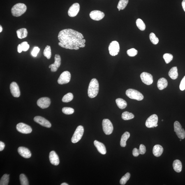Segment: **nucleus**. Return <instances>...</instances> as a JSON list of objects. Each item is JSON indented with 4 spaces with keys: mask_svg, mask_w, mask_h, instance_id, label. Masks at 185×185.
Segmentation results:
<instances>
[{
    "mask_svg": "<svg viewBox=\"0 0 185 185\" xmlns=\"http://www.w3.org/2000/svg\"><path fill=\"white\" fill-rule=\"evenodd\" d=\"M59 45L62 48L77 50L85 46L86 40L81 33L75 30L65 29L62 30L58 36Z\"/></svg>",
    "mask_w": 185,
    "mask_h": 185,
    "instance_id": "f257e3e1",
    "label": "nucleus"
},
{
    "mask_svg": "<svg viewBox=\"0 0 185 185\" xmlns=\"http://www.w3.org/2000/svg\"><path fill=\"white\" fill-rule=\"evenodd\" d=\"M99 90V85L96 79H93L89 84L88 89V95L90 98H94L97 96Z\"/></svg>",
    "mask_w": 185,
    "mask_h": 185,
    "instance_id": "f03ea898",
    "label": "nucleus"
},
{
    "mask_svg": "<svg viewBox=\"0 0 185 185\" xmlns=\"http://www.w3.org/2000/svg\"><path fill=\"white\" fill-rule=\"evenodd\" d=\"M27 9L26 5L23 3H17L12 7L11 11L12 15L19 17L25 13Z\"/></svg>",
    "mask_w": 185,
    "mask_h": 185,
    "instance_id": "7ed1b4c3",
    "label": "nucleus"
},
{
    "mask_svg": "<svg viewBox=\"0 0 185 185\" xmlns=\"http://www.w3.org/2000/svg\"><path fill=\"white\" fill-rule=\"evenodd\" d=\"M126 96L131 99L141 101L143 99L144 96L139 91L133 89H128L126 91Z\"/></svg>",
    "mask_w": 185,
    "mask_h": 185,
    "instance_id": "20e7f679",
    "label": "nucleus"
},
{
    "mask_svg": "<svg viewBox=\"0 0 185 185\" xmlns=\"http://www.w3.org/2000/svg\"><path fill=\"white\" fill-rule=\"evenodd\" d=\"M84 132L83 127L79 126L77 127L71 139V142L73 143H77L80 141L83 135Z\"/></svg>",
    "mask_w": 185,
    "mask_h": 185,
    "instance_id": "39448f33",
    "label": "nucleus"
},
{
    "mask_svg": "<svg viewBox=\"0 0 185 185\" xmlns=\"http://www.w3.org/2000/svg\"><path fill=\"white\" fill-rule=\"evenodd\" d=\"M103 130L106 135H110L113 131V126L110 120L104 119L102 122Z\"/></svg>",
    "mask_w": 185,
    "mask_h": 185,
    "instance_id": "423d86ee",
    "label": "nucleus"
},
{
    "mask_svg": "<svg viewBox=\"0 0 185 185\" xmlns=\"http://www.w3.org/2000/svg\"><path fill=\"white\" fill-rule=\"evenodd\" d=\"M174 131L178 137L181 139H184L185 137V130L178 121H176L174 124Z\"/></svg>",
    "mask_w": 185,
    "mask_h": 185,
    "instance_id": "0eeeda50",
    "label": "nucleus"
},
{
    "mask_svg": "<svg viewBox=\"0 0 185 185\" xmlns=\"http://www.w3.org/2000/svg\"><path fill=\"white\" fill-rule=\"evenodd\" d=\"M109 52L111 56L117 55L119 52L120 46L118 42L113 41L111 42L108 47Z\"/></svg>",
    "mask_w": 185,
    "mask_h": 185,
    "instance_id": "6e6552de",
    "label": "nucleus"
},
{
    "mask_svg": "<svg viewBox=\"0 0 185 185\" xmlns=\"http://www.w3.org/2000/svg\"><path fill=\"white\" fill-rule=\"evenodd\" d=\"M71 75L68 71H65L61 74L58 80V83L59 84H66L68 83L71 79Z\"/></svg>",
    "mask_w": 185,
    "mask_h": 185,
    "instance_id": "1a4fd4ad",
    "label": "nucleus"
},
{
    "mask_svg": "<svg viewBox=\"0 0 185 185\" xmlns=\"http://www.w3.org/2000/svg\"><path fill=\"white\" fill-rule=\"evenodd\" d=\"M17 131L21 133L27 134L31 133L32 130L30 126L23 123H20L16 126Z\"/></svg>",
    "mask_w": 185,
    "mask_h": 185,
    "instance_id": "9d476101",
    "label": "nucleus"
},
{
    "mask_svg": "<svg viewBox=\"0 0 185 185\" xmlns=\"http://www.w3.org/2000/svg\"><path fill=\"white\" fill-rule=\"evenodd\" d=\"M158 122V117L156 114H153L148 118L146 121V126L148 128H154Z\"/></svg>",
    "mask_w": 185,
    "mask_h": 185,
    "instance_id": "9b49d317",
    "label": "nucleus"
},
{
    "mask_svg": "<svg viewBox=\"0 0 185 185\" xmlns=\"http://www.w3.org/2000/svg\"><path fill=\"white\" fill-rule=\"evenodd\" d=\"M140 77L143 82L147 85H150L153 82V77L151 74L143 72L141 74Z\"/></svg>",
    "mask_w": 185,
    "mask_h": 185,
    "instance_id": "f8f14e48",
    "label": "nucleus"
},
{
    "mask_svg": "<svg viewBox=\"0 0 185 185\" xmlns=\"http://www.w3.org/2000/svg\"><path fill=\"white\" fill-rule=\"evenodd\" d=\"M61 63V59L59 54H56L54 56V62L53 64L49 65V68L51 69V71L55 72L60 66Z\"/></svg>",
    "mask_w": 185,
    "mask_h": 185,
    "instance_id": "ddd939ff",
    "label": "nucleus"
},
{
    "mask_svg": "<svg viewBox=\"0 0 185 185\" xmlns=\"http://www.w3.org/2000/svg\"><path fill=\"white\" fill-rule=\"evenodd\" d=\"M51 103L50 98L44 97L40 98L37 101V105L40 108L45 109L48 108L50 106Z\"/></svg>",
    "mask_w": 185,
    "mask_h": 185,
    "instance_id": "4468645a",
    "label": "nucleus"
},
{
    "mask_svg": "<svg viewBox=\"0 0 185 185\" xmlns=\"http://www.w3.org/2000/svg\"><path fill=\"white\" fill-rule=\"evenodd\" d=\"M80 9V6L79 3H74L70 7L68 11V15L69 16L73 17L76 16L78 13Z\"/></svg>",
    "mask_w": 185,
    "mask_h": 185,
    "instance_id": "2eb2a0df",
    "label": "nucleus"
},
{
    "mask_svg": "<svg viewBox=\"0 0 185 185\" xmlns=\"http://www.w3.org/2000/svg\"><path fill=\"white\" fill-rule=\"evenodd\" d=\"M105 14L103 12L99 10H95L91 11L89 14V16L93 20L100 21L105 17Z\"/></svg>",
    "mask_w": 185,
    "mask_h": 185,
    "instance_id": "dca6fc26",
    "label": "nucleus"
},
{
    "mask_svg": "<svg viewBox=\"0 0 185 185\" xmlns=\"http://www.w3.org/2000/svg\"><path fill=\"white\" fill-rule=\"evenodd\" d=\"M34 120L41 126L47 128H50L52 125L47 120L40 116H36L34 118Z\"/></svg>",
    "mask_w": 185,
    "mask_h": 185,
    "instance_id": "f3484780",
    "label": "nucleus"
},
{
    "mask_svg": "<svg viewBox=\"0 0 185 185\" xmlns=\"http://www.w3.org/2000/svg\"><path fill=\"white\" fill-rule=\"evenodd\" d=\"M10 88L12 96L14 97L19 98L20 96V89L16 83L12 82L10 84Z\"/></svg>",
    "mask_w": 185,
    "mask_h": 185,
    "instance_id": "a211bd4d",
    "label": "nucleus"
},
{
    "mask_svg": "<svg viewBox=\"0 0 185 185\" xmlns=\"http://www.w3.org/2000/svg\"><path fill=\"white\" fill-rule=\"evenodd\" d=\"M49 159L50 163L52 165H57L59 164V158L55 151H52L49 153Z\"/></svg>",
    "mask_w": 185,
    "mask_h": 185,
    "instance_id": "6ab92c4d",
    "label": "nucleus"
},
{
    "mask_svg": "<svg viewBox=\"0 0 185 185\" xmlns=\"http://www.w3.org/2000/svg\"><path fill=\"white\" fill-rule=\"evenodd\" d=\"M17 151L19 154L24 158H29L31 156V152L27 148L20 147L18 148Z\"/></svg>",
    "mask_w": 185,
    "mask_h": 185,
    "instance_id": "aec40b11",
    "label": "nucleus"
},
{
    "mask_svg": "<svg viewBox=\"0 0 185 185\" xmlns=\"http://www.w3.org/2000/svg\"><path fill=\"white\" fill-rule=\"evenodd\" d=\"M94 143L99 152L103 155H105L106 154L107 152L106 148L103 143L97 140L94 141Z\"/></svg>",
    "mask_w": 185,
    "mask_h": 185,
    "instance_id": "412c9836",
    "label": "nucleus"
},
{
    "mask_svg": "<svg viewBox=\"0 0 185 185\" xmlns=\"http://www.w3.org/2000/svg\"><path fill=\"white\" fill-rule=\"evenodd\" d=\"M163 147L159 145H156L153 147V153L155 156L159 157L163 153Z\"/></svg>",
    "mask_w": 185,
    "mask_h": 185,
    "instance_id": "4be33fe9",
    "label": "nucleus"
},
{
    "mask_svg": "<svg viewBox=\"0 0 185 185\" xmlns=\"http://www.w3.org/2000/svg\"><path fill=\"white\" fill-rule=\"evenodd\" d=\"M157 86L158 89L160 90H162L167 87L168 86V82L166 79L162 77L158 80Z\"/></svg>",
    "mask_w": 185,
    "mask_h": 185,
    "instance_id": "5701e85b",
    "label": "nucleus"
},
{
    "mask_svg": "<svg viewBox=\"0 0 185 185\" xmlns=\"http://www.w3.org/2000/svg\"><path fill=\"white\" fill-rule=\"evenodd\" d=\"M173 167L174 170L176 172L179 173L182 171V163L179 160L177 159L174 161L173 163Z\"/></svg>",
    "mask_w": 185,
    "mask_h": 185,
    "instance_id": "b1692460",
    "label": "nucleus"
},
{
    "mask_svg": "<svg viewBox=\"0 0 185 185\" xmlns=\"http://www.w3.org/2000/svg\"><path fill=\"white\" fill-rule=\"evenodd\" d=\"M17 36L20 39H22L26 38L28 36V32L26 28H22L19 29L17 31Z\"/></svg>",
    "mask_w": 185,
    "mask_h": 185,
    "instance_id": "393cba45",
    "label": "nucleus"
},
{
    "mask_svg": "<svg viewBox=\"0 0 185 185\" xmlns=\"http://www.w3.org/2000/svg\"><path fill=\"white\" fill-rule=\"evenodd\" d=\"M168 75L170 78L173 80L177 79L178 76L177 67H174L171 69L169 72Z\"/></svg>",
    "mask_w": 185,
    "mask_h": 185,
    "instance_id": "a878e982",
    "label": "nucleus"
},
{
    "mask_svg": "<svg viewBox=\"0 0 185 185\" xmlns=\"http://www.w3.org/2000/svg\"><path fill=\"white\" fill-rule=\"evenodd\" d=\"M130 137V134L128 132H126L121 137L120 144L121 147H125L126 146V142Z\"/></svg>",
    "mask_w": 185,
    "mask_h": 185,
    "instance_id": "bb28decb",
    "label": "nucleus"
},
{
    "mask_svg": "<svg viewBox=\"0 0 185 185\" xmlns=\"http://www.w3.org/2000/svg\"><path fill=\"white\" fill-rule=\"evenodd\" d=\"M116 102L118 107L121 110L126 108L127 106L126 102L122 98L117 99L116 100Z\"/></svg>",
    "mask_w": 185,
    "mask_h": 185,
    "instance_id": "cd10ccee",
    "label": "nucleus"
},
{
    "mask_svg": "<svg viewBox=\"0 0 185 185\" xmlns=\"http://www.w3.org/2000/svg\"><path fill=\"white\" fill-rule=\"evenodd\" d=\"M135 116L134 114L128 112H123L122 114V118L123 120H130L134 118Z\"/></svg>",
    "mask_w": 185,
    "mask_h": 185,
    "instance_id": "c85d7f7f",
    "label": "nucleus"
},
{
    "mask_svg": "<svg viewBox=\"0 0 185 185\" xmlns=\"http://www.w3.org/2000/svg\"><path fill=\"white\" fill-rule=\"evenodd\" d=\"M128 2V0H120L117 6V8L119 11L124 9Z\"/></svg>",
    "mask_w": 185,
    "mask_h": 185,
    "instance_id": "c756f323",
    "label": "nucleus"
},
{
    "mask_svg": "<svg viewBox=\"0 0 185 185\" xmlns=\"http://www.w3.org/2000/svg\"><path fill=\"white\" fill-rule=\"evenodd\" d=\"M43 54L47 59H49L52 56V52L50 46L47 45L44 50Z\"/></svg>",
    "mask_w": 185,
    "mask_h": 185,
    "instance_id": "7c9ffc66",
    "label": "nucleus"
},
{
    "mask_svg": "<svg viewBox=\"0 0 185 185\" xmlns=\"http://www.w3.org/2000/svg\"><path fill=\"white\" fill-rule=\"evenodd\" d=\"M137 26L139 29L141 31H143L145 30L146 26L145 24L141 19H138L136 21Z\"/></svg>",
    "mask_w": 185,
    "mask_h": 185,
    "instance_id": "2f4dec72",
    "label": "nucleus"
},
{
    "mask_svg": "<svg viewBox=\"0 0 185 185\" xmlns=\"http://www.w3.org/2000/svg\"><path fill=\"white\" fill-rule=\"evenodd\" d=\"M73 94L71 93H67V94L65 95L63 97L62 100L63 102L64 103H68L71 100H73Z\"/></svg>",
    "mask_w": 185,
    "mask_h": 185,
    "instance_id": "473e14b6",
    "label": "nucleus"
},
{
    "mask_svg": "<svg viewBox=\"0 0 185 185\" xmlns=\"http://www.w3.org/2000/svg\"><path fill=\"white\" fill-rule=\"evenodd\" d=\"M9 175L7 174H5L1 177L0 181V185H7L9 182Z\"/></svg>",
    "mask_w": 185,
    "mask_h": 185,
    "instance_id": "72a5a7b5",
    "label": "nucleus"
},
{
    "mask_svg": "<svg viewBox=\"0 0 185 185\" xmlns=\"http://www.w3.org/2000/svg\"><path fill=\"white\" fill-rule=\"evenodd\" d=\"M130 174L128 172L123 176L120 181V183L121 185H124L126 184V183L128 180L129 179L130 177Z\"/></svg>",
    "mask_w": 185,
    "mask_h": 185,
    "instance_id": "f704fd0d",
    "label": "nucleus"
},
{
    "mask_svg": "<svg viewBox=\"0 0 185 185\" xmlns=\"http://www.w3.org/2000/svg\"><path fill=\"white\" fill-rule=\"evenodd\" d=\"M149 39L151 43L154 45H156L159 42V40L154 33H151L149 35Z\"/></svg>",
    "mask_w": 185,
    "mask_h": 185,
    "instance_id": "c9c22d12",
    "label": "nucleus"
},
{
    "mask_svg": "<svg viewBox=\"0 0 185 185\" xmlns=\"http://www.w3.org/2000/svg\"><path fill=\"white\" fill-rule=\"evenodd\" d=\"M163 58L167 64L171 61L173 59V56L170 54L166 53L163 54Z\"/></svg>",
    "mask_w": 185,
    "mask_h": 185,
    "instance_id": "e433bc0d",
    "label": "nucleus"
},
{
    "mask_svg": "<svg viewBox=\"0 0 185 185\" xmlns=\"http://www.w3.org/2000/svg\"><path fill=\"white\" fill-rule=\"evenodd\" d=\"M21 184L22 185H29V182L27 178L24 174H21L20 176Z\"/></svg>",
    "mask_w": 185,
    "mask_h": 185,
    "instance_id": "4c0bfd02",
    "label": "nucleus"
},
{
    "mask_svg": "<svg viewBox=\"0 0 185 185\" xmlns=\"http://www.w3.org/2000/svg\"><path fill=\"white\" fill-rule=\"evenodd\" d=\"M74 112V109L70 107H65L62 109V112L63 113L68 115L73 114Z\"/></svg>",
    "mask_w": 185,
    "mask_h": 185,
    "instance_id": "58836bf2",
    "label": "nucleus"
},
{
    "mask_svg": "<svg viewBox=\"0 0 185 185\" xmlns=\"http://www.w3.org/2000/svg\"><path fill=\"white\" fill-rule=\"evenodd\" d=\"M137 50L135 48H133L128 49L127 51V54L130 57H134L137 54Z\"/></svg>",
    "mask_w": 185,
    "mask_h": 185,
    "instance_id": "ea45409f",
    "label": "nucleus"
},
{
    "mask_svg": "<svg viewBox=\"0 0 185 185\" xmlns=\"http://www.w3.org/2000/svg\"><path fill=\"white\" fill-rule=\"evenodd\" d=\"M21 46L22 47L23 51L26 52L30 48V45L28 44L27 42H24L20 44Z\"/></svg>",
    "mask_w": 185,
    "mask_h": 185,
    "instance_id": "a19ab883",
    "label": "nucleus"
},
{
    "mask_svg": "<svg viewBox=\"0 0 185 185\" xmlns=\"http://www.w3.org/2000/svg\"><path fill=\"white\" fill-rule=\"evenodd\" d=\"M40 49L38 47H35L33 48L32 52H31V54L33 57H36L38 53L39 52Z\"/></svg>",
    "mask_w": 185,
    "mask_h": 185,
    "instance_id": "79ce46f5",
    "label": "nucleus"
},
{
    "mask_svg": "<svg viewBox=\"0 0 185 185\" xmlns=\"http://www.w3.org/2000/svg\"><path fill=\"white\" fill-rule=\"evenodd\" d=\"M139 151H140V154L143 155L145 154L146 151V147L143 144H141L139 147Z\"/></svg>",
    "mask_w": 185,
    "mask_h": 185,
    "instance_id": "37998d69",
    "label": "nucleus"
},
{
    "mask_svg": "<svg viewBox=\"0 0 185 185\" xmlns=\"http://www.w3.org/2000/svg\"><path fill=\"white\" fill-rule=\"evenodd\" d=\"M180 89L182 91L184 90L185 89V76L181 81L180 85Z\"/></svg>",
    "mask_w": 185,
    "mask_h": 185,
    "instance_id": "c03bdc74",
    "label": "nucleus"
},
{
    "mask_svg": "<svg viewBox=\"0 0 185 185\" xmlns=\"http://www.w3.org/2000/svg\"><path fill=\"white\" fill-rule=\"evenodd\" d=\"M133 156L135 157L138 156L140 154L139 149H137L136 148L134 149L133 151Z\"/></svg>",
    "mask_w": 185,
    "mask_h": 185,
    "instance_id": "a18cd8bd",
    "label": "nucleus"
},
{
    "mask_svg": "<svg viewBox=\"0 0 185 185\" xmlns=\"http://www.w3.org/2000/svg\"><path fill=\"white\" fill-rule=\"evenodd\" d=\"M5 147V144L2 142H0V151L3 150Z\"/></svg>",
    "mask_w": 185,
    "mask_h": 185,
    "instance_id": "49530a36",
    "label": "nucleus"
},
{
    "mask_svg": "<svg viewBox=\"0 0 185 185\" xmlns=\"http://www.w3.org/2000/svg\"><path fill=\"white\" fill-rule=\"evenodd\" d=\"M17 52H18L19 53L22 52V51H23L22 49V46H21L20 44H19L18 45V46H17Z\"/></svg>",
    "mask_w": 185,
    "mask_h": 185,
    "instance_id": "de8ad7c7",
    "label": "nucleus"
},
{
    "mask_svg": "<svg viewBox=\"0 0 185 185\" xmlns=\"http://www.w3.org/2000/svg\"><path fill=\"white\" fill-rule=\"evenodd\" d=\"M182 5L183 9L185 12V0H183L182 3Z\"/></svg>",
    "mask_w": 185,
    "mask_h": 185,
    "instance_id": "09e8293b",
    "label": "nucleus"
},
{
    "mask_svg": "<svg viewBox=\"0 0 185 185\" xmlns=\"http://www.w3.org/2000/svg\"><path fill=\"white\" fill-rule=\"evenodd\" d=\"M3 31V28L1 26H0V32H1Z\"/></svg>",
    "mask_w": 185,
    "mask_h": 185,
    "instance_id": "8fccbe9b",
    "label": "nucleus"
},
{
    "mask_svg": "<svg viewBox=\"0 0 185 185\" xmlns=\"http://www.w3.org/2000/svg\"><path fill=\"white\" fill-rule=\"evenodd\" d=\"M61 185H68V184H67V183H63V184H62Z\"/></svg>",
    "mask_w": 185,
    "mask_h": 185,
    "instance_id": "3c124183",
    "label": "nucleus"
},
{
    "mask_svg": "<svg viewBox=\"0 0 185 185\" xmlns=\"http://www.w3.org/2000/svg\"><path fill=\"white\" fill-rule=\"evenodd\" d=\"M162 121H163V120H162Z\"/></svg>",
    "mask_w": 185,
    "mask_h": 185,
    "instance_id": "603ef678",
    "label": "nucleus"
},
{
    "mask_svg": "<svg viewBox=\"0 0 185 185\" xmlns=\"http://www.w3.org/2000/svg\"><path fill=\"white\" fill-rule=\"evenodd\" d=\"M180 141H181V140H180Z\"/></svg>",
    "mask_w": 185,
    "mask_h": 185,
    "instance_id": "864d4df0",
    "label": "nucleus"
}]
</instances>
